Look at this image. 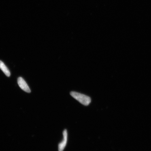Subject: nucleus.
<instances>
[{
	"label": "nucleus",
	"instance_id": "f257e3e1",
	"mask_svg": "<svg viewBox=\"0 0 151 151\" xmlns=\"http://www.w3.org/2000/svg\"><path fill=\"white\" fill-rule=\"evenodd\" d=\"M70 94L72 97L83 105L86 106L91 102V99L90 97L85 94L75 91L70 92Z\"/></svg>",
	"mask_w": 151,
	"mask_h": 151
},
{
	"label": "nucleus",
	"instance_id": "20e7f679",
	"mask_svg": "<svg viewBox=\"0 0 151 151\" xmlns=\"http://www.w3.org/2000/svg\"><path fill=\"white\" fill-rule=\"evenodd\" d=\"M0 69L6 75L7 77H9L11 75L10 71L3 63V62L0 60Z\"/></svg>",
	"mask_w": 151,
	"mask_h": 151
},
{
	"label": "nucleus",
	"instance_id": "f03ea898",
	"mask_svg": "<svg viewBox=\"0 0 151 151\" xmlns=\"http://www.w3.org/2000/svg\"><path fill=\"white\" fill-rule=\"evenodd\" d=\"M63 140L58 145V151H63L67 144L68 140V132L67 129H65L63 132Z\"/></svg>",
	"mask_w": 151,
	"mask_h": 151
},
{
	"label": "nucleus",
	"instance_id": "7ed1b4c3",
	"mask_svg": "<svg viewBox=\"0 0 151 151\" xmlns=\"http://www.w3.org/2000/svg\"><path fill=\"white\" fill-rule=\"evenodd\" d=\"M18 83L19 86L24 91L27 92V93L31 92V90L28 86L27 83L22 77H19L18 78Z\"/></svg>",
	"mask_w": 151,
	"mask_h": 151
}]
</instances>
